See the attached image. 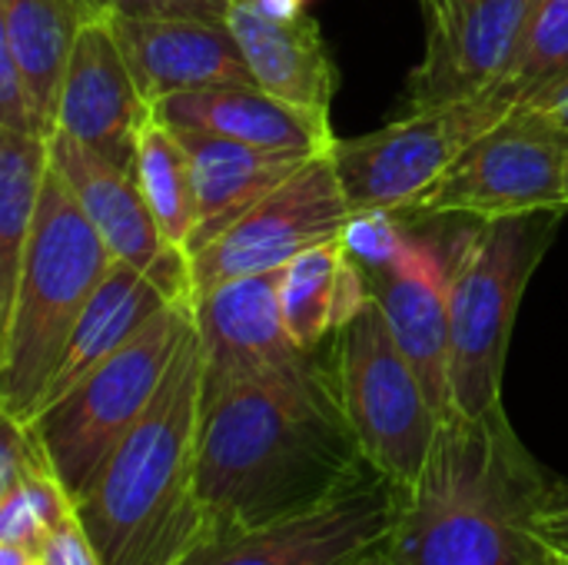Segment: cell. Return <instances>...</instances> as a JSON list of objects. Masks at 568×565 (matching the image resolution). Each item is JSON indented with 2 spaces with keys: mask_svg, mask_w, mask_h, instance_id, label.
<instances>
[{
  "mask_svg": "<svg viewBox=\"0 0 568 565\" xmlns=\"http://www.w3.org/2000/svg\"><path fill=\"white\" fill-rule=\"evenodd\" d=\"M373 473L339 403L333 363L203 390L196 500L213 536L310 513Z\"/></svg>",
  "mask_w": 568,
  "mask_h": 565,
  "instance_id": "6da1fadb",
  "label": "cell"
},
{
  "mask_svg": "<svg viewBox=\"0 0 568 565\" xmlns=\"http://www.w3.org/2000/svg\"><path fill=\"white\" fill-rule=\"evenodd\" d=\"M552 483L516 436L506 406L453 413L383 543L393 565H559L539 533Z\"/></svg>",
  "mask_w": 568,
  "mask_h": 565,
  "instance_id": "7a4b0ae2",
  "label": "cell"
},
{
  "mask_svg": "<svg viewBox=\"0 0 568 565\" xmlns=\"http://www.w3.org/2000/svg\"><path fill=\"white\" fill-rule=\"evenodd\" d=\"M200 410L203 350L193 330L146 413L73 500L103 565H180L210 539L193 483Z\"/></svg>",
  "mask_w": 568,
  "mask_h": 565,
  "instance_id": "3957f363",
  "label": "cell"
},
{
  "mask_svg": "<svg viewBox=\"0 0 568 565\" xmlns=\"http://www.w3.org/2000/svg\"><path fill=\"white\" fill-rule=\"evenodd\" d=\"M116 256L50 163L20 280L0 316V413L33 420L67 340Z\"/></svg>",
  "mask_w": 568,
  "mask_h": 565,
  "instance_id": "277c9868",
  "label": "cell"
},
{
  "mask_svg": "<svg viewBox=\"0 0 568 565\" xmlns=\"http://www.w3.org/2000/svg\"><path fill=\"white\" fill-rule=\"evenodd\" d=\"M568 210L473 220L449 253V380L463 416L503 410V376L523 293Z\"/></svg>",
  "mask_w": 568,
  "mask_h": 565,
  "instance_id": "5b68a950",
  "label": "cell"
},
{
  "mask_svg": "<svg viewBox=\"0 0 568 565\" xmlns=\"http://www.w3.org/2000/svg\"><path fill=\"white\" fill-rule=\"evenodd\" d=\"M193 330V300L166 303L143 330L33 420L47 456L73 500L146 413Z\"/></svg>",
  "mask_w": 568,
  "mask_h": 565,
  "instance_id": "8992f818",
  "label": "cell"
},
{
  "mask_svg": "<svg viewBox=\"0 0 568 565\" xmlns=\"http://www.w3.org/2000/svg\"><path fill=\"white\" fill-rule=\"evenodd\" d=\"M333 373L366 463L393 490H409L433 453L443 420L393 340L376 300L336 333Z\"/></svg>",
  "mask_w": 568,
  "mask_h": 565,
  "instance_id": "52a82bcc",
  "label": "cell"
},
{
  "mask_svg": "<svg viewBox=\"0 0 568 565\" xmlns=\"http://www.w3.org/2000/svg\"><path fill=\"white\" fill-rule=\"evenodd\" d=\"M513 110L516 107L486 90L473 100L396 117L363 137H336L329 157L353 213L413 210L456 157Z\"/></svg>",
  "mask_w": 568,
  "mask_h": 565,
  "instance_id": "ba28073f",
  "label": "cell"
},
{
  "mask_svg": "<svg viewBox=\"0 0 568 565\" xmlns=\"http://www.w3.org/2000/svg\"><path fill=\"white\" fill-rule=\"evenodd\" d=\"M566 167L568 137L516 107L503 123L469 143L436 186L399 216L503 220L539 210H568Z\"/></svg>",
  "mask_w": 568,
  "mask_h": 565,
  "instance_id": "9c48e42d",
  "label": "cell"
},
{
  "mask_svg": "<svg viewBox=\"0 0 568 565\" xmlns=\"http://www.w3.org/2000/svg\"><path fill=\"white\" fill-rule=\"evenodd\" d=\"M349 220L353 206L333 157L316 153L216 240L190 253V300L236 276L283 270L300 253L343 236Z\"/></svg>",
  "mask_w": 568,
  "mask_h": 565,
  "instance_id": "30bf717a",
  "label": "cell"
},
{
  "mask_svg": "<svg viewBox=\"0 0 568 565\" xmlns=\"http://www.w3.org/2000/svg\"><path fill=\"white\" fill-rule=\"evenodd\" d=\"M542 0H423L426 47L399 117L473 100L513 67Z\"/></svg>",
  "mask_w": 568,
  "mask_h": 565,
  "instance_id": "8fae6325",
  "label": "cell"
},
{
  "mask_svg": "<svg viewBox=\"0 0 568 565\" xmlns=\"http://www.w3.org/2000/svg\"><path fill=\"white\" fill-rule=\"evenodd\" d=\"M396 519V490L373 470L343 496L243 533L200 543L180 565H353L383 546Z\"/></svg>",
  "mask_w": 568,
  "mask_h": 565,
  "instance_id": "7c38bea8",
  "label": "cell"
},
{
  "mask_svg": "<svg viewBox=\"0 0 568 565\" xmlns=\"http://www.w3.org/2000/svg\"><path fill=\"white\" fill-rule=\"evenodd\" d=\"M150 117L153 107L143 100L106 13L87 20L60 80L53 133H63L116 167L133 170L136 140Z\"/></svg>",
  "mask_w": 568,
  "mask_h": 565,
  "instance_id": "4fadbf2b",
  "label": "cell"
},
{
  "mask_svg": "<svg viewBox=\"0 0 568 565\" xmlns=\"http://www.w3.org/2000/svg\"><path fill=\"white\" fill-rule=\"evenodd\" d=\"M50 163L116 260L150 273L173 296H190V256L156 226L133 170L116 167L63 133L50 137Z\"/></svg>",
  "mask_w": 568,
  "mask_h": 565,
  "instance_id": "5bb4252c",
  "label": "cell"
},
{
  "mask_svg": "<svg viewBox=\"0 0 568 565\" xmlns=\"http://www.w3.org/2000/svg\"><path fill=\"white\" fill-rule=\"evenodd\" d=\"M376 306L406 360L413 363L439 420L453 416V380H449V256L433 240L409 230L403 250L366 270Z\"/></svg>",
  "mask_w": 568,
  "mask_h": 565,
  "instance_id": "9a60e30c",
  "label": "cell"
},
{
  "mask_svg": "<svg viewBox=\"0 0 568 565\" xmlns=\"http://www.w3.org/2000/svg\"><path fill=\"white\" fill-rule=\"evenodd\" d=\"M280 273L283 270L236 276L193 296L196 336L203 350V390L270 376L310 356L286 330Z\"/></svg>",
  "mask_w": 568,
  "mask_h": 565,
  "instance_id": "2e32d148",
  "label": "cell"
},
{
  "mask_svg": "<svg viewBox=\"0 0 568 565\" xmlns=\"http://www.w3.org/2000/svg\"><path fill=\"white\" fill-rule=\"evenodd\" d=\"M106 23L150 107L173 93L256 87L253 70L226 23L120 10H106Z\"/></svg>",
  "mask_w": 568,
  "mask_h": 565,
  "instance_id": "e0dca14e",
  "label": "cell"
},
{
  "mask_svg": "<svg viewBox=\"0 0 568 565\" xmlns=\"http://www.w3.org/2000/svg\"><path fill=\"white\" fill-rule=\"evenodd\" d=\"M153 117L173 130H203L223 140L276 153H329L336 133L329 113L286 103L260 87H213L173 93L153 103Z\"/></svg>",
  "mask_w": 568,
  "mask_h": 565,
  "instance_id": "ac0fdd59",
  "label": "cell"
},
{
  "mask_svg": "<svg viewBox=\"0 0 568 565\" xmlns=\"http://www.w3.org/2000/svg\"><path fill=\"white\" fill-rule=\"evenodd\" d=\"M226 27L240 43L260 90L286 103L329 113L339 90V70L320 23L310 13L276 20L253 0H233L226 10Z\"/></svg>",
  "mask_w": 568,
  "mask_h": 565,
  "instance_id": "d6986e66",
  "label": "cell"
},
{
  "mask_svg": "<svg viewBox=\"0 0 568 565\" xmlns=\"http://www.w3.org/2000/svg\"><path fill=\"white\" fill-rule=\"evenodd\" d=\"M173 133L180 137L190 157L193 190H196V230L190 236L186 256L203 250L210 240H216L230 223H236L250 206H256L266 193H273L310 160L306 153L260 150L203 130H173Z\"/></svg>",
  "mask_w": 568,
  "mask_h": 565,
  "instance_id": "ffe728a7",
  "label": "cell"
},
{
  "mask_svg": "<svg viewBox=\"0 0 568 565\" xmlns=\"http://www.w3.org/2000/svg\"><path fill=\"white\" fill-rule=\"evenodd\" d=\"M173 300H190V296H173L150 273L116 260L110 266V273L100 280V286L93 290V296L87 300V306H83V313H80V320L67 340L63 360L50 380V390L43 396L40 413L50 403H57L63 393H70L97 363H103L113 350H120L136 330H143Z\"/></svg>",
  "mask_w": 568,
  "mask_h": 565,
  "instance_id": "44dd1931",
  "label": "cell"
},
{
  "mask_svg": "<svg viewBox=\"0 0 568 565\" xmlns=\"http://www.w3.org/2000/svg\"><path fill=\"white\" fill-rule=\"evenodd\" d=\"M93 17L100 13L87 0H0V40L13 50L50 137L67 60L83 23Z\"/></svg>",
  "mask_w": 568,
  "mask_h": 565,
  "instance_id": "7402d4cb",
  "label": "cell"
},
{
  "mask_svg": "<svg viewBox=\"0 0 568 565\" xmlns=\"http://www.w3.org/2000/svg\"><path fill=\"white\" fill-rule=\"evenodd\" d=\"M47 170V137L0 127V316L7 313L20 280V263L37 220Z\"/></svg>",
  "mask_w": 568,
  "mask_h": 565,
  "instance_id": "603a6c76",
  "label": "cell"
},
{
  "mask_svg": "<svg viewBox=\"0 0 568 565\" xmlns=\"http://www.w3.org/2000/svg\"><path fill=\"white\" fill-rule=\"evenodd\" d=\"M133 173L150 203L156 226L176 250L186 253L190 236L196 230L193 170H190V157L180 143V137L156 117H150V123L140 130Z\"/></svg>",
  "mask_w": 568,
  "mask_h": 565,
  "instance_id": "cb8c5ba5",
  "label": "cell"
},
{
  "mask_svg": "<svg viewBox=\"0 0 568 565\" xmlns=\"http://www.w3.org/2000/svg\"><path fill=\"white\" fill-rule=\"evenodd\" d=\"M346 256V240L336 236L300 253L280 273V306L293 343L306 353H316L320 343L336 333L333 330V306H336V283L339 266Z\"/></svg>",
  "mask_w": 568,
  "mask_h": 565,
  "instance_id": "d4e9b609",
  "label": "cell"
},
{
  "mask_svg": "<svg viewBox=\"0 0 568 565\" xmlns=\"http://www.w3.org/2000/svg\"><path fill=\"white\" fill-rule=\"evenodd\" d=\"M568 77V0H542L532 27L513 60V67L503 73L496 87H489L496 97H503L509 107H519L532 100L536 93L556 87Z\"/></svg>",
  "mask_w": 568,
  "mask_h": 565,
  "instance_id": "484cf974",
  "label": "cell"
},
{
  "mask_svg": "<svg viewBox=\"0 0 568 565\" xmlns=\"http://www.w3.org/2000/svg\"><path fill=\"white\" fill-rule=\"evenodd\" d=\"M409 236V220L393 210H359L343 230L346 250L366 266L376 270L389 263Z\"/></svg>",
  "mask_w": 568,
  "mask_h": 565,
  "instance_id": "4316f807",
  "label": "cell"
},
{
  "mask_svg": "<svg viewBox=\"0 0 568 565\" xmlns=\"http://www.w3.org/2000/svg\"><path fill=\"white\" fill-rule=\"evenodd\" d=\"M233 0H113L110 10L120 13H143V17H196L226 23V10Z\"/></svg>",
  "mask_w": 568,
  "mask_h": 565,
  "instance_id": "83f0119b",
  "label": "cell"
},
{
  "mask_svg": "<svg viewBox=\"0 0 568 565\" xmlns=\"http://www.w3.org/2000/svg\"><path fill=\"white\" fill-rule=\"evenodd\" d=\"M43 565H103L90 536L83 533L77 513L50 533L47 549H43Z\"/></svg>",
  "mask_w": 568,
  "mask_h": 565,
  "instance_id": "f1b7e54d",
  "label": "cell"
},
{
  "mask_svg": "<svg viewBox=\"0 0 568 565\" xmlns=\"http://www.w3.org/2000/svg\"><path fill=\"white\" fill-rule=\"evenodd\" d=\"M539 533L549 543V549L559 556V563H568V483L552 486L539 516Z\"/></svg>",
  "mask_w": 568,
  "mask_h": 565,
  "instance_id": "f546056e",
  "label": "cell"
},
{
  "mask_svg": "<svg viewBox=\"0 0 568 565\" xmlns=\"http://www.w3.org/2000/svg\"><path fill=\"white\" fill-rule=\"evenodd\" d=\"M519 110H529L532 117H539L542 123H549L552 130H559L562 137H568V77L559 80L556 87L536 93L532 100L519 103Z\"/></svg>",
  "mask_w": 568,
  "mask_h": 565,
  "instance_id": "4dcf8cb0",
  "label": "cell"
},
{
  "mask_svg": "<svg viewBox=\"0 0 568 565\" xmlns=\"http://www.w3.org/2000/svg\"><path fill=\"white\" fill-rule=\"evenodd\" d=\"M266 17H276V20H296L306 13V7L313 0H253Z\"/></svg>",
  "mask_w": 568,
  "mask_h": 565,
  "instance_id": "1f68e13d",
  "label": "cell"
},
{
  "mask_svg": "<svg viewBox=\"0 0 568 565\" xmlns=\"http://www.w3.org/2000/svg\"><path fill=\"white\" fill-rule=\"evenodd\" d=\"M0 565H43V556L23 546H0Z\"/></svg>",
  "mask_w": 568,
  "mask_h": 565,
  "instance_id": "d6a6232c",
  "label": "cell"
},
{
  "mask_svg": "<svg viewBox=\"0 0 568 565\" xmlns=\"http://www.w3.org/2000/svg\"><path fill=\"white\" fill-rule=\"evenodd\" d=\"M353 565H393V563H389V556L383 553V546H376V549H369L366 556H359Z\"/></svg>",
  "mask_w": 568,
  "mask_h": 565,
  "instance_id": "836d02e7",
  "label": "cell"
},
{
  "mask_svg": "<svg viewBox=\"0 0 568 565\" xmlns=\"http://www.w3.org/2000/svg\"><path fill=\"white\" fill-rule=\"evenodd\" d=\"M87 3H90V7H93L97 13H106V10L113 7V0H87Z\"/></svg>",
  "mask_w": 568,
  "mask_h": 565,
  "instance_id": "e575fe53",
  "label": "cell"
},
{
  "mask_svg": "<svg viewBox=\"0 0 568 565\" xmlns=\"http://www.w3.org/2000/svg\"><path fill=\"white\" fill-rule=\"evenodd\" d=\"M566 203H568V167H566Z\"/></svg>",
  "mask_w": 568,
  "mask_h": 565,
  "instance_id": "d590c367",
  "label": "cell"
},
{
  "mask_svg": "<svg viewBox=\"0 0 568 565\" xmlns=\"http://www.w3.org/2000/svg\"><path fill=\"white\" fill-rule=\"evenodd\" d=\"M559 565H568V563H559Z\"/></svg>",
  "mask_w": 568,
  "mask_h": 565,
  "instance_id": "8d00e7d4",
  "label": "cell"
}]
</instances>
